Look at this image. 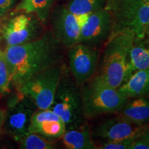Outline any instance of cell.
Segmentation results:
<instances>
[{"label":"cell","instance_id":"obj_11","mask_svg":"<svg viewBox=\"0 0 149 149\" xmlns=\"http://www.w3.org/2000/svg\"><path fill=\"white\" fill-rule=\"evenodd\" d=\"M111 29V14L104 7L88 15L81 26L80 43L91 46L98 45L108 40Z\"/></svg>","mask_w":149,"mask_h":149},{"label":"cell","instance_id":"obj_7","mask_svg":"<svg viewBox=\"0 0 149 149\" xmlns=\"http://www.w3.org/2000/svg\"><path fill=\"white\" fill-rule=\"evenodd\" d=\"M36 109L34 102L19 91L8 102L5 126L15 141H19L29 133L31 118Z\"/></svg>","mask_w":149,"mask_h":149},{"label":"cell","instance_id":"obj_27","mask_svg":"<svg viewBox=\"0 0 149 149\" xmlns=\"http://www.w3.org/2000/svg\"><path fill=\"white\" fill-rule=\"evenodd\" d=\"M29 1V0H22L21 2H25V1Z\"/></svg>","mask_w":149,"mask_h":149},{"label":"cell","instance_id":"obj_3","mask_svg":"<svg viewBox=\"0 0 149 149\" xmlns=\"http://www.w3.org/2000/svg\"><path fill=\"white\" fill-rule=\"evenodd\" d=\"M82 86L81 98L86 118L119 112L128 100L100 75L91 79Z\"/></svg>","mask_w":149,"mask_h":149},{"label":"cell","instance_id":"obj_20","mask_svg":"<svg viewBox=\"0 0 149 149\" xmlns=\"http://www.w3.org/2000/svg\"><path fill=\"white\" fill-rule=\"evenodd\" d=\"M19 148L22 149H53L55 148L53 141L47 140L36 133H29L19 141Z\"/></svg>","mask_w":149,"mask_h":149},{"label":"cell","instance_id":"obj_17","mask_svg":"<svg viewBox=\"0 0 149 149\" xmlns=\"http://www.w3.org/2000/svg\"><path fill=\"white\" fill-rule=\"evenodd\" d=\"M61 138L65 147L68 149L97 148L93 142L90 130L85 124L74 129L66 130Z\"/></svg>","mask_w":149,"mask_h":149},{"label":"cell","instance_id":"obj_8","mask_svg":"<svg viewBox=\"0 0 149 149\" xmlns=\"http://www.w3.org/2000/svg\"><path fill=\"white\" fill-rule=\"evenodd\" d=\"M88 15H75L66 6L59 7L54 11L52 17L53 33L61 46L71 48L80 43L81 26Z\"/></svg>","mask_w":149,"mask_h":149},{"label":"cell","instance_id":"obj_10","mask_svg":"<svg viewBox=\"0 0 149 149\" xmlns=\"http://www.w3.org/2000/svg\"><path fill=\"white\" fill-rule=\"evenodd\" d=\"M38 20L27 14H21L9 20L3 26L2 36L8 46L31 42L40 37Z\"/></svg>","mask_w":149,"mask_h":149},{"label":"cell","instance_id":"obj_16","mask_svg":"<svg viewBox=\"0 0 149 149\" xmlns=\"http://www.w3.org/2000/svg\"><path fill=\"white\" fill-rule=\"evenodd\" d=\"M119 113V116L142 126L149 122V101L146 98L139 97L130 102H126Z\"/></svg>","mask_w":149,"mask_h":149},{"label":"cell","instance_id":"obj_1","mask_svg":"<svg viewBox=\"0 0 149 149\" xmlns=\"http://www.w3.org/2000/svg\"><path fill=\"white\" fill-rule=\"evenodd\" d=\"M61 46L52 32L25 44L8 46L4 53L13 82L18 87L39 72L59 64Z\"/></svg>","mask_w":149,"mask_h":149},{"label":"cell","instance_id":"obj_6","mask_svg":"<svg viewBox=\"0 0 149 149\" xmlns=\"http://www.w3.org/2000/svg\"><path fill=\"white\" fill-rule=\"evenodd\" d=\"M62 75L58 64L39 72L17 87L18 91L34 102L37 109H50Z\"/></svg>","mask_w":149,"mask_h":149},{"label":"cell","instance_id":"obj_15","mask_svg":"<svg viewBox=\"0 0 149 149\" xmlns=\"http://www.w3.org/2000/svg\"><path fill=\"white\" fill-rule=\"evenodd\" d=\"M126 98H135L149 94V68L133 72L117 88Z\"/></svg>","mask_w":149,"mask_h":149},{"label":"cell","instance_id":"obj_24","mask_svg":"<svg viewBox=\"0 0 149 149\" xmlns=\"http://www.w3.org/2000/svg\"><path fill=\"white\" fill-rule=\"evenodd\" d=\"M15 2V0H0V16L7 12Z\"/></svg>","mask_w":149,"mask_h":149},{"label":"cell","instance_id":"obj_25","mask_svg":"<svg viewBox=\"0 0 149 149\" xmlns=\"http://www.w3.org/2000/svg\"><path fill=\"white\" fill-rule=\"evenodd\" d=\"M139 137H142L149 141V122L148 124L142 126L139 132Z\"/></svg>","mask_w":149,"mask_h":149},{"label":"cell","instance_id":"obj_5","mask_svg":"<svg viewBox=\"0 0 149 149\" xmlns=\"http://www.w3.org/2000/svg\"><path fill=\"white\" fill-rule=\"evenodd\" d=\"M73 78L61 75L50 109L64 121L66 130L74 129L84 125L81 91Z\"/></svg>","mask_w":149,"mask_h":149},{"label":"cell","instance_id":"obj_23","mask_svg":"<svg viewBox=\"0 0 149 149\" xmlns=\"http://www.w3.org/2000/svg\"><path fill=\"white\" fill-rule=\"evenodd\" d=\"M130 149H149V141L142 137H137L133 140Z\"/></svg>","mask_w":149,"mask_h":149},{"label":"cell","instance_id":"obj_18","mask_svg":"<svg viewBox=\"0 0 149 149\" xmlns=\"http://www.w3.org/2000/svg\"><path fill=\"white\" fill-rule=\"evenodd\" d=\"M53 1L54 0H29L20 2L17 10L23 11L26 13H35L42 23H46Z\"/></svg>","mask_w":149,"mask_h":149},{"label":"cell","instance_id":"obj_9","mask_svg":"<svg viewBox=\"0 0 149 149\" xmlns=\"http://www.w3.org/2000/svg\"><path fill=\"white\" fill-rule=\"evenodd\" d=\"M69 68L77 86H81L88 81L96 70L98 53L92 46L79 43L68 52Z\"/></svg>","mask_w":149,"mask_h":149},{"label":"cell","instance_id":"obj_2","mask_svg":"<svg viewBox=\"0 0 149 149\" xmlns=\"http://www.w3.org/2000/svg\"><path fill=\"white\" fill-rule=\"evenodd\" d=\"M111 14V34L127 33L135 39L149 38V0H107Z\"/></svg>","mask_w":149,"mask_h":149},{"label":"cell","instance_id":"obj_28","mask_svg":"<svg viewBox=\"0 0 149 149\" xmlns=\"http://www.w3.org/2000/svg\"><path fill=\"white\" fill-rule=\"evenodd\" d=\"M1 53V50H0V53Z\"/></svg>","mask_w":149,"mask_h":149},{"label":"cell","instance_id":"obj_26","mask_svg":"<svg viewBox=\"0 0 149 149\" xmlns=\"http://www.w3.org/2000/svg\"><path fill=\"white\" fill-rule=\"evenodd\" d=\"M4 120H5V115L3 113V112L0 109V128H1V126L4 122Z\"/></svg>","mask_w":149,"mask_h":149},{"label":"cell","instance_id":"obj_19","mask_svg":"<svg viewBox=\"0 0 149 149\" xmlns=\"http://www.w3.org/2000/svg\"><path fill=\"white\" fill-rule=\"evenodd\" d=\"M107 0H68L66 8L77 16L89 15L104 8Z\"/></svg>","mask_w":149,"mask_h":149},{"label":"cell","instance_id":"obj_14","mask_svg":"<svg viewBox=\"0 0 149 149\" xmlns=\"http://www.w3.org/2000/svg\"><path fill=\"white\" fill-rule=\"evenodd\" d=\"M146 68H149V38L135 39L128 52L124 81L133 72Z\"/></svg>","mask_w":149,"mask_h":149},{"label":"cell","instance_id":"obj_12","mask_svg":"<svg viewBox=\"0 0 149 149\" xmlns=\"http://www.w3.org/2000/svg\"><path fill=\"white\" fill-rule=\"evenodd\" d=\"M66 131L64 121L51 109L36 110L31 118L29 133H36L47 140L61 138Z\"/></svg>","mask_w":149,"mask_h":149},{"label":"cell","instance_id":"obj_13","mask_svg":"<svg viewBox=\"0 0 149 149\" xmlns=\"http://www.w3.org/2000/svg\"><path fill=\"white\" fill-rule=\"evenodd\" d=\"M141 128V126L118 116L99 124L93 134L107 141L122 140L139 137Z\"/></svg>","mask_w":149,"mask_h":149},{"label":"cell","instance_id":"obj_4","mask_svg":"<svg viewBox=\"0 0 149 149\" xmlns=\"http://www.w3.org/2000/svg\"><path fill=\"white\" fill-rule=\"evenodd\" d=\"M134 40L130 33H118L110 35L107 40L99 75L113 88H118L124 83L128 52Z\"/></svg>","mask_w":149,"mask_h":149},{"label":"cell","instance_id":"obj_22","mask_svg":"<svg viewBox=\"0 0 149 149\" xmlns=\"http://www.w3.org/2000/svg\"><path fill=\"white\" fill-rule=\"evenodd\" d=\"M135 138H129L122 140L108 141L100 146L102 149H130V146Z\"/></svg>","mask_w":149,"mask_h":149},{"label":"cell","instance_id":"obj_21","mask_svg":"<svg viewBox=\"0 0 149 149\" xmlns=\"http://www.w3.org/2000/svg\"><path fill=\"white\" fill-rule=\"evenodd\" d=\"M12 77L4 53H0V95L8 90Z\"/></svg>","mask_w":149,"mask_h":149}]
</instances>
